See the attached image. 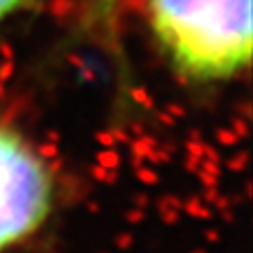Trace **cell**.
Returning <instances> with one entry per match:
<instances>
[{
    "label": "cell",
    "mask_w": 253,
    "mask_h": 253,
    "mask_svg": "<svg viewBox=\"0 0 253 253\" xmlns=\"http://www.w3.org/2000/svg\"><path fill=\"white\" fill-rule=\"evenodd\" d=\"M30 2V0H0V19L6 17V15H11L15 11L23 9Z\"/></svg>",
    "instance_id": "cell-3"
},
{
    "label": "cell",
    "mask_w": 253,
    "mask_h": 253,
    "mask_svg": "<svg viewBox=\"0 0 253 253\" xmlns=\"http://www.w3.org/2000/svg\"><path fill=\"white\" fill-rule=\"evenodd\" d=\"M154 36L190 81H226L249 68L251 0H148Z\"/></svg>",
    "instance_id": "cell-1"
},
{
    "label": "cell",
    "mask_w": 253,
    "mask_h": 253,
    "mask_svg": "<svg viewBox=\"0 0 253 253\" xmlns=\"http://www.w3.org/2000/svg\"><path fill=\"white\" fill-rule=\"evenodd\" d=\"M99 2H101V4H108V6H110V4L114 2V0H99Z\"/></svg>",
    "instance_id": "cell-4"
},
{
    "label": "cell",
    "mask_w": 253,
    "mask_h": 253,
    "mask_svg": "<svg viewBox=\"0 0 253 253\" xmlns=\"http://www.w3.org/2000/svg\"><path fill=\"white\" fill-rule=\"evenodd\" d=\"M53 199L46 161L17 129L0 121V253L41 230Z\"/></svg>",
    "instance_id": "cell-2"
}]
</instances>
